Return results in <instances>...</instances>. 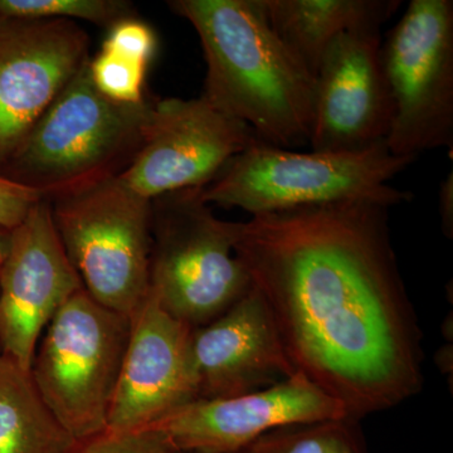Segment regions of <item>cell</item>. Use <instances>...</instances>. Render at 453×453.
Returning <instances> with one entry per match:
<instances>
[{"label": "cell", "instance_id": "obj_2", "mask_svg": "<svg viewBox=\"0 0 453 453\" xmlns=\"http://www.w3.org/2000/svg\"><path fill=\"white\" fill-rule=\"evenodd\" d=\"M169 7L201 40L202 96L259 140L294 150L310 144L315 77L268 25L258 0H174Z\"/></svg>", "mask_w": 453, "mask_h": 453}, {"label": "cell", "instance_id": "obj_3", "mask_svg": "<svg viewBox=\"0 0 453 453\" xmlns=\"http://www.w3.org/2000/svg\"><path fill=\"white\" fill-rule=\"evenodd\" d=\"M88 62L2 165V177L50 202L118 178L144 139L153 103L109 100L92 83Z\"/></svg>", "mask_w": 453, "mask_h": 453}, {"label": "cell", "instance_id": "obj_1", "mask_svg": "<svg viewBox=\"0 0 453 453\" xmlns=\"http://www.w3.org/2000/svg\"><path fill=\"white\" fill-rule=\"evenodd\" d=\"M389 207L357 202L253 216L234 251L288 359L357 421L422 389V334Z\"/></svg>", "mask_w": 453, "mask_h": 453}, {"label": "cell", "instance_id": "obj_7", "mask_svg": "<svg viewBox=\"0 0 453 453\" xmlns=\"http://www.w3.org/2000/svg\"><path fill=\"white\" fill-rule=\"evenodd\" d=\"M53 222L83 288L131 318L150 285L151 201L118 178L50 201Z\"/></svg>", "mask_w": 453, "mask_h": 453}, {"label": "cell", "instance_id": "obj_12", "mask_svg": "<svg viewBox=\"0 0 453 453\" xmlns=\"http://www.w3.org/2000/svg\"><path fill=\"white\" fill-rule=\"evenodd\" d=\"M392 119L380 29L342 33L324 53L316 73L310 149L321 153L368 150L386 142Z\"/></svg>", "mask_w": 453, "mask_h": 453}, {"label": "cell", "instance_id": "obj_5", "mask_svg": "<svg viewBox=\"0 0 453 453\" xmlns=\"http://www.w3.org/2000/svg\"><path fill=\"white\" fill-rule=\"evenodd\" d=\"M201 189L151 201L149 288L192 329L225 314L252 288L234 251L238 223L217 219Z\"/></svg>", "mask_w": 453, "mask_h": 453}, {"label": "cell", "instance_id": "obj_23", "mask_svg": "<svg viewBox=\"0 0 453 453\" xmlns=\"http://www.w3.org/2000/svg\"><path fill=\"white\" fill-rule=\"evenodd\" d=\"M41 199L31 188L0 175V226L13 231Z\"/></svg>", "mask_w": 453, "mask_h": 453}, {"label": "cell", "instance_id": "obj_8", "mask_svg": "<svg viewBox=\"0 0 453 453\" xmlns=\"http://www.w3.org/2000/svg\"><path fill=\"white\" fill-rule=\"evenodd\" d=\"M393 103L386 144L395 157L453 145V2L412 0L381 43Z\"/></svg>", "mask_w": 453, "mask_h": 453}, {"label": "cell", "instance_id": "obj_21", "mask_svg": "<svg viewBox=\"0 0 453 453\" xmlns=\"http://www.w3.org/2000/svg\"><path fill=\"white\" fill-rule=\"evenodd\" d=\"M73 453H180L164 432L154 427L105 431L80 442Z\"/></svg>", "mask_w": 453, "mask_h": 453}, {"label": "cell", "instance_id": "obj_6", "mask_svg": "<svg viewBox=\"0 0 453 453\" xmlns=\"http://www.w3.org/2000/svg\"><path fill=\"white\" fill-rule=\"evenodd\" d=\"M131 319L82 288L53 316L31 365L50 412L79 442L107 429L130 335Z\"/></svg>", "mask_w": 453, "mask_h": 453}, {"label": "cell", "instance_id": "obj_18", "mask_svg": "<svg viewBox=\"0 0 453 453\" xmlns=\"http://www.w3.org/2000/svg\"><path fill=\"white\" fill-rule=\"evenodd\" d=\"M237 453H369L359 421L351 417L288 426L259 437Z\"/></svg>", "mask_w": 453, "mask_h": 453}, {"label": "cell", "instance_id": "obj_10", "mask_svg": "<svg viewBox=\"0 0 453 453\" xmlns=\"http://www.w3.org/2000/svg\"><path fill=\"white\" fill-rule=\"evenodd\" d=\"M88 44L73 20L0 17V166L88 64Z\"/></svg>", "mask_w": 453, "mask_h": 453}, {"label": "cell", "instance_id": "obj_11", "mask_svg": "<svg viewBox=\"0 0 453 453\" xmlns=\"http://www.w3.org/2000/svg\"><path fill=\"white\" fill-rule=\"evenodd\" d=\"M81 277L59 240L49 199L12 231L0 266V354L26 371L53 316L82 290Z\"/></svg>", "mask_w": 453, "mask_h": 453}, {"label": "cell", "instance_id": "obj_16", "mask_svg": "<svg viewBox=\"0 0 453 453\" xmlns=\"http://www.w3.org/2000/svg\"><path fill=\"white\" fill-rule=\"evenodd\" d=\"M268 25L312 76L342 33L381 28L399 0H258Z\"/></svg>", "mask_w": 453, "mask_h": 453}, {"label": "cell", "instance_id": "obj_15", "mask_svg": "<svg viewBox=\"0 0 453 453\" xmlns=\"http://www.w3.org/2000/svg\"><path fill=\"white\" fill-rule=\"evenodd\" d=\"M190 357L196 399L244 395L297 372L266 301L253 285L225 314L193 329Z\"/></svg>", "mask_w": 453, "mask_h": 453}, {"label": "cell", "instance_id": "obj_19", "mask_svg": "<svg viewBox=\"0 0 453 453\" xmlns=\"http://www.w3.org/2000/svg\"><path fill=\"white\" fill-rule=\"evenodd\" d=\"M129 14V3L120 0H0V17L17 19L86 20L112 27Z\"/></svg>", "mask_w": 453, "mask_h": 453}, {"label": "cell", "instance_id": "obj_9", "mask_svg": "<svg viewBox=\"0 0 453 453\" xmlns=\"http://www.w3.org/2000/svg\"><path fill=\"white\" fill-rule=\"evenodd\" d=\"M257 140L203 96L165 98L153 103L142 146L118 179L149 201L203 188Z\"/></svg>", "mask_w": 453, "mask_h": 453}, {"label": "cell", "instance_id": "obj_17", "mask_svg": "<svg viewBox=\"0 0 453 453\" xmlns=\"http://www.w3.org/2000/svg\"><path fill=\"white\" fill-rule=\"evenodd\" d=\"M79 445L44 403L31 372L0 354V453H73Z\"/></svg>", "mask_w": 453, "mask_h": 453}, {"label": "cell", "instance_id": "obj_14", "mask_svg": "<svg viewBox=\"0 0 453 453\" xmlns=\"http://www.w3.org/2000/svg\"><path fill=\"white\" fill-rule=\"evenodd\" d=\"M130 319L129 340L106 431L153 427L196 399L190 357L192 327L166 311L150 288Z\"/></svg>", "mask_w": 453, "mask_h": 453}, {"label": "cell", "instance_id": "obj_4", "mask_svg": "<svg viewBox=\"0 0 453 453\" xmlns=\"http://www.w3.org/2000/svg\"><path fill=\"white\" fill-rule=\"evenodd\" d=\"M414 162L390 153L386 142L357 153H301L257 140L203 187L201 196L208 205L251 217L342 203L392 208L412 198L389 181Z\"/></svg>", "mask_w": 453, "mask_h": 453}, {"label": "cell", "instance_id": "obj_22", "mask_svg": "<svg viewBox=\"0 0 453 453\" xmlns=\"http://www.w3.org/2000/svg\"><path fill=\"white\" fill-rule=\"evenodd\" d=\"M155 50L157 37L153 29L139 20L127 18L111 27L101 50L148 65Z\"/></svg>", "mask_w": 453, "mask_h": 453}, {"label": "cell", "instance_id": "obj_13", "mask_svg": "<svg viewBox=\"0 0 453 453\" xmlns=\"http://www.w3.org/2000/svg\"><path fill=\"white\" fill-rule=\"evenodd\" d=\"M342 417L344 405L297 372L244 395L196 399L153 427L180 453H237L275 429Z\"/></svg>", "mask_w": 453, "mask_h": 453}, {"label": "cell", "instance_id": "obj_20", "mask_svg": "<svg viewBox=\"0 0 453 453\" xmlns=\"http://www.w3.org/2000/svg\"><path fill=\"white\" fill-rule=\"evenodd\" d=\"M146 68L148 65L104 50L88 62L89 77L95 88L119 104L144 103Z\"/></svg>", "mask_w": 453, "mask_h": 453}, {"label": "cell", "instance_id": "obj_24", "mask_svg": "<svg viewBox=\"0 0 453 453\" xmlns=\"http://www.w3.org/2000/svg\"><path fill=\"white\" fill-rule=\"evenodd\" d=\"M438 211H440L442 231L447 238L453 237V174L447 175L438 190Z\"/></svg>", "mask_w": 453, "mask_h": 453}, {"label": "cell", "instance_id": "obj_25", "mask_svg": "<svg viewBox=\"0 0 453 453\" xmlns=\"http://www.w3.org/2000/svg\"><path fill=\"white\" fill-rule=\"evenodd\" d=\"M11 238L12 231L0 226V266H2L5 257H7L9 247H11Z\"/></svg>", "mask_w": 453, "mask_h": 453}]
</instances>
